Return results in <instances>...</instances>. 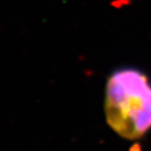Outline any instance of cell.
Segmentation results:
<instances>
[{
  "label": "cell",
  "mask_w": 151,
  "mask_h": 151,
  "mask_svg": "<svg viewBox=\"0 0 151 151\" xmlns=\"http://www.w3.org/2000/svg\"><path fill=\"white\" fill-rule=\"evenodd\" d=\"M107 124L120 137L137 139L151 129V83L135 68L111 73L105 89Z\"/></svg>",
  "instance_id": "cell-1"
}]
</instances>
